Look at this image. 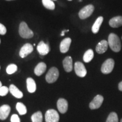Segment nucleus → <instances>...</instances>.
I'll return each instance as SVG.
<instances>
[{"instance_id":"f257e3e1","label":"nucleus","mask_w":122,"mask_h":122,"mask_svg":"<svg viewBox=\"0 0 122 122\" xmlns=\"http://www.w3.org/2000/svg\"><path fill=\"white\" fill-rule=\"evenodd\" d=\"M107 42L110 48L114 52L118 53L120 51L122 48L121 41L117 35L114 33H110L108 37Z\"/></svg>"},{"instance_id":"f03ea898","label":"nucleus","mask_w":122,"mask_h":122,"mask_svg":"<svg viewBox=\"0 0 122 122\" xmlns=\"http://www.w3.org/2000/svg\"><path fill=\"white\" fill-rule=\"evenodd\" d=\"M19 33L20 36L24 39H30L33 36V32L29 28L27 24L23 22L20 24L19 27Z\"/></svg>"},{"instance_id":"7ed1b4c3","label":"nucleus","mask_w":122,"mask_h":122,"mask_svg":"<svg viewBox=\"0 0 122 122\" xmlns=\"http://www.w3.org/2000/svg\"><path fill=\"white\" fill-rule=\"evenodd\" d=\"M114 65H115V62L114 60L112 58H109L106 59L102 65L101 72L103 74H109L112 72L114 69Z\"/></svg>"},{"instance_id":"20e7f679","label":"nucleus","mask_w":122,"mask_h":122,"mask_svg":"<svg viewBox=\"0 0 122 122\" xmlns=\"http://www.w3.org/2000/svg\"><path fill=\"white\" fill-rule=\"evenodd\" d=\"M59 77V71L57 68L53 67L49 70L46 75V81L48 83H53L56 82Z\"/></svg>"},{"instance_id":"39448f33","label":"nucleus","mask_w":122,"mask_h":122,"mask_svg":"<svg viewBox=\"0 0 122 122\" xmlns=\"http://www.w3.org/2000/svg\"><path fill=\"white\" fill-rule=\"evenodd\" d=\"M94 10V7L92 5H88L81 9L79 12V16L81 19H85L89 17Z\"/></svg>"},{"instance_id":"423d86ee","label":"nucleus","mask_w":122,"mask_h":122,"mask_svg":"<svg viewBox=\"0 0 122 122\" xmlns=\"http://www.w3.org/2000/svg\"><path fill=\"white\" fill-rule=\"evenodd\" d=\"M45 118L46 122H58L59 115L56 110L54 109H49L46 112Z\"/></svg>"},{"instance_id":"0eeeda50","label":"nucleus","mask_w":122,"mask_h":122,"mask_svg":"<svg viewBox=\"0 0 122 122\" xmlns=\"http://www.w3.org/2000/svg\"><path fill=\"white\" fill-rule=\"evenodd\" d=\"M74 69L76 74L80 77H85L87 74V71L84 65L80 62H76L75 63Z\"/></svg>"},{"instance_id":"6e6552de","label":"nucleus","mask_w":122,"mask_h":122,"mask_svg":"<svg viewBox=\"0 0 122 122\" xmlns=\"http://www.w3.org/2000/svg\"><path fill=\"white\" fill-rule=\"evenodd\" d=\"M103 97L102 96L98 94L89 103V108L91 110L99 109L103 102Z\"/></svg>"},{"instance_id":"1a4fd4ad","label":"nucleus","mask_w":122,"mask_h":122,"mask_svg":"<svg viewBox=\"0 0 122 122\" xmlns=\"http://www.w3.org/2000/svg\"><path fill=\"white\" fill-rule=\"evenodd\" d=\"M33 50V46L30 44L27 43L23 46L19 51L20 57L22 58L26 57L28 55L30 54Z\"/></svg>"},{"instance_id":"9d476101","label":"nucleus","mask_w":122,"mask_h":122,"mask_svg":"<svg viewBox=\"0 0 122 122\" xmlns=\"http://www.w3.org/2000/svg\"><path fill=\"white\" fill-rule=\"evenodd\" d=\"M57 108L61 113L65 114L68 110V102L64 98H59L57 101Z\"/></svg>"},{"instance_id":"9b49d317","label":"nucleus","mask_w":122,"mask_h":122,"mask_svg":"<svg viewBox=\"0 0 122 122\" xmlns=\"http://www.w3.org/2000/svg\"><path fill=\"white\" fill-rule=\"evenodd\" d=\"M37 50L39 54L41 56H45L48 54L50 51L49 45L45 44L44 41H40L37 46Z\"/></svg>"},{"instance_id":"f8f14e48","label":"nucleus","mask_w":122,"mask_h":122,"mask_svg":"<svg viewBox=\"0 0 122 122\" xmlns=\"http://www.w3.org/2000/svg\"><path fill=\"white\" fill-rule=\"evenodd\" d=\"M108 42L105 40L101 41L96 46V50L98 54H103L106 52L108 48Z\"/></svg>"},{"instance_id":"ddd939ff","label":"nucleus","mask_w":122,"mask_h":122,"mask_svg":"<svg viewBox=\"0 0 122 122\" xmlns=\"http://www.w3.org/2000/svg\"><path fill=\"white\" fill-rule=\"evenodd\" d=\"M71 39L70 38H66L62 41L60 44V51L61 53H65L68 51L71 45Z\"/></svg>"},{"instance_id":"4468645a","label":"nucleus","mask_w":122,"mask_h":122,"mask_svg":"<svg viewBox=\"0 0 122 122\" xmlns=\"http://www.w3.org/2000/svg\"><path fill=\"white\" fill-rule=\"evenodd\" d=\"M11 108L8 105H4L0 107V119L5 120L10 112Z\"/></svg>"},{"instance_id":"2eb2a0df","label":"nucleus","mask_w":122,"mask_h":122,"mask_svg":"<svg viewBox=\"0 0 122 122\" xmlns=\"http://www.w3.org/2000/svg\"><path fill=\"white\" fill-rule=\"evenodd\" d=\"M109 25L112 28H118L122 26V16H117L109 20Z\"/></svg>"},{"instance_id":"dca6fc26","label":"nucleus","mask_w":122,"mask_h":122,"mask_svg":"<svg viewBox=\"0 0 122 122\" xmlns=\"http://www.w3.org/2000/svg\"><path fill=\"white\" fill-rule=\"evenodd\" d=\"M63 65L64 69L66 72H71L73 68L72 58L70 56L66 57L63 61Z\"/></svg>"},{"instance_id":"f3484780","label":"nucleus","mask_w":122,"mask_h":122,"mask_svg":"<svg viewBox=\"0 0 122 122\" xmlns=\"http://www.w3.org/2000/svg\"><path fill=\"white\" fill-rule=\"evenodd\" d=\"M9 91L13 96L17 98H21L23 96V94L15 85L11 84L9 87Z\"/></svg>"},{"instance_id":"a211bd4d","label":"nucleus","mask_w":122,"mask_h":122,"mask_svg":"<svg viewBox=\"0 0 122 122\" xmlns=\"http://www.w3.org/2000/svg\"><path fill=\"white\" fill-rule=\"evenodd\" d=\"M46 70V65L44 62H40L36 66L34 70V72L36 75L40 76L43 74Z\"/></svg>"},{"instance_id":"6ab92c4d","label":"nucleus","mask_w":122,"mask_h":122,"mask_svg":"<svg viewBox=\"0 0 122 122\" xmlns=\"http://www.w3.org/2000/svg\"><path fill=\"white\" fill-rule=\"evenodd\" d=\"M103 21V18L102 16H99V17L96 19V20L94 22V23L92 27V32L96 34L98 32L99 30H100V27Z\"/></svg>"},{"instance_id":"aec40b11","label":"nucleus","mask_w":122,"mask_h":122,"mask_svg":"<svg viewBox=\"0 0 122 122\" xmlns=\"http://www.w3.org/2000/svg\"><path fill=\"white\" fill-rule=\"evenodd\" d=\"M27 90L30 93H34L36 90V84L35 80L31 77H28L27 79Z\"/></svg>"},{"instance_id":"412c9836","label":"nucleus","mask_w":122,"mask_h":122,"mask_svg":"<svg viewBox=\"0 0 122 122\" xmlns=\"http://www.w3.org/2000/svg\"><path fill=\"white\" fill-rule=\"evenodd\" d=\"M94 57V52L92 49H88L85 51L83 56V61L86 63L90 62Z\"/></svg>"},{"instance_id":"4be33fe9","label":"nucleus","mask_w":122,"mask_h":122,"mask_svg":"<svg viewBox=\"0 0 122 122\" xmlns=\"http://www.w3.org/2000/svg\"><path fill=\"white\" fill-rule=\"evenodd\" d=\"M16 109L20 115H24L27 113L26 106L22 102H18L16 103Z\"/></svg>"},{"instance_id":"5701e85b","label":"nucleus","mask_w":122,"mask_h":122,"mask_svg":"<svg viewBox=\"0 0 122 122\" xmlns=\"http://www.w3.org/2000/svg\"><path fill=\"white\" fill-rule=\"evenodd\" d=\"M42 114L41 111H37L32 115L31 120L32 122H42Z\"/></svg>"},{"instance_id":"b1692460","label":"nucleus","mask_w":122,"mask_h":122,"mask_svg":"<svg viewBox=\"0 0 122 122\" xmlns=\"http://www.w3.org/2000/svg\"><path fill=\"white\" fill-rule=\"evenodd\" d=\"M43 5L49 10H54L55 9V4L52 0H42Z\"/></svg>"},{"instance_id":"393cba45","label":"nucleus","mask_w":122,"mask_h":122,"mask_svg":"<svg viewBox=\"0 0 122 122\" xmlns=\"http://www.w3.org/2000/svg\"><path fill=\"white\" fill-rule=\"evenodd\" d=\"M118 117L115 112H111L108 116L106 122H118Z\"/></svg>"},{"instance_id":"a878e982","label":"nucleus","mask_w":122,"mask_h":122,"mask_svg":"<svg viewBox=\"0 0 122 122\" xmlns=\"http://www.w3.org/2000/svg\"><path fill=\"white\" fill-rule=\"evenodd\" d=\"M18 67L15 64H10L6 68V72L9 75H11L14 74L17 71Z\"/></svg>"},{"instance_id":"bb28decb","label":"nucleus","mask_w":122,"mask_h":122,"mask_svg":"<svg viewBox=\"0 0 122 122\" xmlns=\"http://www.w3.org/2000/svg\"><path fill=\"white\" fill-rule=\"evenodd\" d=\"M9 88L5 86H2L0 88V96H5L8 93Z\"/></svg>"},{"instance_id":"cd10ccee","label":"nucleus","mask_w":122,"mask_h":122,"mask_svg":"<svg viewBox=\"0 0 122 122\" xmlns=\"http://www.w3.org/2000/svg\"><path fill=\"white\" fill-rule=\"evenodd\" d=\"M6 28L2 24L0 23V35H4L6 33Z\"/></svg>"},{"instance_id":"c85d7f7f","label":"nucleus","mask_w":122,"mask_h":122,"mask_svg":"<svg viewBox=\"0 0 122 122\" xmlns=\"http://www.w3.org/2000/svg\"><path fill=\"white\" fill-rule=\"evenodd\" d=\"M11 122H20L19 117L16 114H14L11 117Z\"/></svg>"},{"instance_id":"c756f323","label":"nucleus","mask_w":122,"mask_h":122,"mask_svg":"<svg viewBox=\"0 0 122 122\" xmlns=\"http://www.w3.org/2000/svg\"><path fill=\"white\" fill-rule=\"evenodd\" d=\"M118 89L120 91L122 92V81L121 82H120L118 84Z\"/></svg>"},{"instance_id":"7c9ffc66","label":"nucleus","mask_w":122,"mask_h":122,"mask_svg":"<svg viewBox=\"0 0 122 122\" xmlns=\"http://www.w3.org/2000/svg\"><path fill=\"white\" fill-rule=\"evenodd\" d=\"M68 30H63V31L62 32V33H61V36H65V32H68Z\"/></svg>"},{"instance_id":"2f4dec72","label":"nucleus","mask_w":122,"mask_h":122,"mask_svg":"<svg viewBox=\"0 0 122 122\" xmlns=\"http://www.w3.org/2000/svg\"><path fill=\"white\" fill-rule=\"evenodd\" d=\"M2 86V83H1V81H0V88H1Z\"/></svg>"},{"instance_id":"473e14b6","label":"nucleus","mask_w":122,"mask_h":122,"mask_svg":"<svg viewBox=\"0 0 122 122\" xmlns=\"http://www.w3.org/2000/svg\"><path fill=\"white\" fill-rule=\"evenodd\" d=\"M120 122H122V118L121 119V120H120Z\"/></svg>"},{"instance_id":"72a5a7b5","label":"nucleus","mask_w":122,"mask_h":122,"mask_svg":"<svg viewBox=\"0 0 122 122\" xmlns=\"http://www.w3.org/2000/svg\"><path fill=\"white\" fill-rule=\"evenodd\" d=\"M0 44H1V39H0Z\"/></svg>"},{"instance_id":"f704fd0d","label":"nucleus","mask_w":122,"mask_h":122,"mask_svg":"<svg viewBox=\"0 0 122 122\" xmlns=\"http://www.w3.org/2000/svg\"><path fill=\"white\" fill-rule=\"evenodd\" d=\"M7 1H11V0H7Z\"/></svg>"},{"instance_id":"c9c22d12","label":"nucleus","mask_w":122,"mask_h":122,"mask_svg":"<svg viewBox=\"0 0 122 122\" xmlns=\"http://www.w3.org/2000/svg\"><path fill=\"white\" fill-rule=\"evenodd\" d=\"M68 1H72V0H68Z\"/></svg>"},{"instance_id":"e433bc0d","label":"nucleus","mask_w":122,"mask_h":122,"mask_svg":"<svg viewBox=\"0 0 122 122\" xmlns=\"http://www.w3.org/2000/svg\"><path fill=\"white\" fill-rule=\"evenodd\" d=\"M53 1H56V0H53Z\"/></svg>"},{"instance_id":"4c0bfd02","label":"nucleus","mask_w":122,"mask_h":122,"mask_svg":"<svg viewBox=\"0 0 122 122\" xmlns=\"http://www.w3.org/2000/svg\"></svg>"},{"instance_id":"58836bf2","label":"nucleus","mask_w":122,"mask_h":122,"mask_svg":"<svg viewBox=\"0 0 122 122\" xmlns=\"http://www.w3.org/2000/svg\"><path fill=\"white\" fill-rule=\"evenodd\" d=\"M0 68H1V67H0Z\"/></svg>"}]
</instances>
